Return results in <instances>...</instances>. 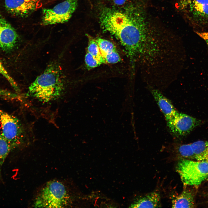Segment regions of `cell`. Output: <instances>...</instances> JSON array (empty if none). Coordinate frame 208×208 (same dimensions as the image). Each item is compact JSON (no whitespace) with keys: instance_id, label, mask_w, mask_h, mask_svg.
<instances>
[{"instance_id":"6da1fadb","label":"cell","mask_w":208,"mask_h":208,"mask_svg":"<svg viewBox=\"0 0 208 208\" xmlns=\"http://www.w3.org/2000/svg\"><path fill=\"white\" fill-rule=\"evenodd\" d=\"M144 16L137 9L121 12L104 9L100 16L102 27L114 36L128 56L132 53L140 35Z\"/></svg>"},{"instance_id":"7a4b0ae2","label":"cell","mask_w":208,"mask_h":208,"mask_svg":"<svg viewBox=\"0 0 208 208\" xmlns=\"http://www.w3.org/2000/svg\"><path fill=\"white\" fill-rule=\"evenodd\" d=\"M62 69L56 63L49 65L30 85L29 95L44 102L58 98L63 92L66 86Z\"/></svg>"},{"instance_id":"3957f363","label":"cell","mask_w":208,"mask_h":208,"mask_svg":"<svg viewBox=\"0 0 208 208\" xmlns=\"http://www.w3.org/2000/svg\"><path fill=\"white\" fill-rule=\"evenodd\" d=\"M71 198L67 187L62 182H47L39 190L33 201L35 208H64L70 205Z\"/></svg>"},{"instance_id":"277c9868","label":"cell","mask_w":208,"mask_h":208,"mask_svg":"<svg viewBox=\"0 0 208 208\" xmlns=\"http://www.w3.org/2000/svg\"><path fill=\"white\" fill-rule=\"evenodd\" d=\"M176 171L183 184L198 186L208 178V162L183 159L178 162Z\"/></svg>"},{"instance_id":"5b68a950","label":"cell","mask_w":208,"mask_h":208,"mask_svg":"<svg viewBox=\"0 0 208 208\" xmlns=\"http://www.w3.org/2000/svg\"><path fill=\"white\" fill-rule=\"evenodd\" d=\"M1 133L8 141L12 150L23 143L25 133L19 120L16 117L0 109Z\"/></svg>"},{"instance_id":"8992f818","label":"cell","mask_w":208,"mask_h":208,"mask_svg":"<svg viewBox=\"0 0 208 208\" xmlns=\"http://www.w3.org/2000/svg\"><path fill=\"white\" fill-rule=\"evenodd\" d=\"M179 10L194 26L208 25V0H179Z\"/></svg>"},{"instance_id":"52a82bcc","label":"cell","mask_w":208,"mask_h":208,"mask_svg":"<svg viewBox=\"0 0 208 208\" xmlns=\"http://www.w3.org/2000/svg\"><path fill=\"white\" fill-rule=\"evenodd\" d=\"M78 0H65L51 8L43 9L42 23L44 25L67 22L75 10Z\"/></svg>"},{"instance_id":"ba28073f","label":"cell","mask_w":208,"mask_h":208,"mask_svg":"<svg viewBox=\"0 0 208 208\" xmlns=\"http://www.w3.org/2000/svg\"><path fill=\"white\" fill-rule=\"evenodd\" d=\"M167 122L171 131L177 136L187 135L200 123L199 120L195 118L179 112Z\"/></svg>"},{"instance_id":"9c48e42d","label":"cell","mask_w":208,"mask_h":208,"mask_svg":"<svg viewBox=\"0 0 208 208\" xmlns=\"http://www.w3.org/2000/svg\"><path fill=\"white\" fill-rule=\"evenodd\" d=\"M178 152L183 159L208 162V140L182 144Z\"/></svg>"},{"instance_id":"30bf717a","label":"cell","mask_w":208,"mask_h":208,"mask_svg":"<svg viewBox=\"0 0 208 208\" xmlns=\"http://www.w3.org/2000/svg\"><path fill=\"white\" fill-rule=\"evenodd\" d=\"M18 38L14 28L0 13V49L5 51L11 50Z\"/></svg>"},{"instance_id":"8fae6325","label":"cell","mask_w":208,"mask_h":208,"mask_svg":"<svg viewBox=\"0 0 208 208\" xmlns=\"http://www.w3.org/2000/svg\"><path fill=\"white\" fill-rule=\"evenodd\" d=\"M37 3L36 0H5V6L9 13L14 16L23 17L35 9Z\"/></svg>"},{"instance_id":"7c38bea8","label":"cell","mask_w":208,"mask_h":208,"mask_svg":"<svg viewBox=\"0 0 208 208\" xmlns=\"http://www.w3.org/2000/svg\"><path fill=\"white\" fill-rule=\"evenodd\" d=\"M151 92L166 121L172 118L178 112L167 98L157 89L152 88Z\"/></svg>"},{"instance_id":"4fadbf2b","label":"cell","mask_w":208,"mask_h":208,"mask_svg":"<svg viewBox=\"0 0 208 208\" xmlns=\"http://www.w3.org/2000/svg\"><path fill=\"white\" fill-rule=\"evenodd\" d=\"M131 208H159L161 207V196L158 192L154 191L141 196L130 206Z\"/></svg>"},{"instance_id":"5bb4252c","label":"cell","mask_w":208,"mask_h":208,"mask_svg":"<svg viewBox=\"0 0 208 208\" xmlns=\"http://www.w3.org/2000/svg\"><path fill=\"white\" fill-rule=\"evenodd\" d=\"M194 195L190 190L184 189L172 201V208H193L195 205Z\"/></svg>"},{"instance_id":"9a60e30c","label":"cell","mask_w":208,"mask_h":208,"mask_svg":"<svg viewBox=\"0 0 208 208\" xmlns=\"http://www.w3.org/2000/svg\"><path fill=\"white\" fill-rule=\"evenodd\" d=\"M88 39V52L98 59L101 63H105L96 39L89 35H87Z\"/></svg>"},{"instance_id":"2e32d148","label":"cell","mask_w":208,"mask_h":208,"mask_svg":"<svg viewBox=\"0 0 208 208\" xmlns=\"http://www.w3.org/2000/svg\"><path fill=\"white\" fill-rule=\"evenodd\" d=\"M12 150L8 142L0 133V171L6 158Z\"/></svg>"},{"instance_id":"e0dca14e","label":"cell","mask_w":208,"mask_h":208,"mask_svg":"<svg viewBox=\"0 0 208 208\" xmlns=\"http://www.w3.org/2000/svg\"><path fill=\"white\" fill-rule=\"evenodd\" d=\"M96 40L103 57L108 53L116 50L115 45L109 40L100 38Z\"/></svg>"},{"instance_id":"ac0fdd59","label":"cell","mask_w":208,"mask_h":208,"mask_svg":"<svg viewBox=\"0 0 208 208\" xmlns=\"http://www.w3.org/2000/svg\"><path fill=\"white\" fill-rule=\"evenodd\" d=\"M0 74L8 81L14 90L16 92L19 91V89L16 82L8 73L0 61Z\"/></svg>"},{"instance_id":"d6986e66","label":"cell","mask_w":208,"mask_h":208,"mask_svg":"<svg viewBox=\"0 0 208 208\" xmlns=\"http://www.w3.org/2000/svg\"><path fill=\"white\" fill-rule=\"evenodd\" d=\"M85 61L86 67L88 69L95 68L102 64L98 59L88 52L85 55Z\"/></svg>"},{"instance_id":"ffe728a7","label":"cell","mask_w":208,"mask_h":208,"mask_svg":"<svg viewBox=\"0 0 208 208\" xmlns=\"http://www.w3.org/2000/svg\"><path fill=\"white\" fill-rule=\"evenodd\" d=\"M105 63L113 64L120 62L121 58L116 50L108 53L103 56Z\"/></svg>"},{"instance_id":"44dd1931","label":"cell","mask_w":208,"mask_h":208,"mask_svg":"<svg viewBox=\"0 0 208 208\" xmlns=\"http://www.w3.org/2000/svg\"><path fill=\"white\" fill-rule=\"evenodd\" d=\"M195 32L200 38L204 40L208 46V32L196 31Z\"/></svg>"},{"instance_id":"7402d4cb","label":"cell","mask_w":208,"mask_h":208,"mask_svg":"<svg viewBox=\"0 0 208 208\" xmlns=\"http://www.w3.org/2000/svg\"><path fill=\"white\" fill-rule=\"evenodd\" d=\"M112 1L115 4L121 5L124 4L127 0H112Z\"/></svg>"}]
</instances>
